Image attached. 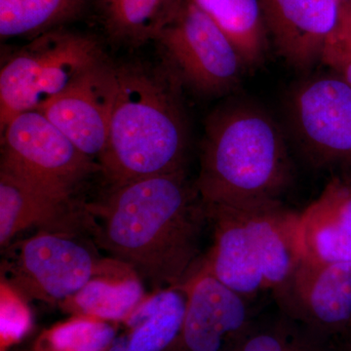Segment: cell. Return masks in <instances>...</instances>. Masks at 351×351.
Here are the masks:
<instances>
[{
    "mask_svg": "<svg viewBox=\"0 0 351 351\" xmlns=\"http://www.w3.org/2000/svg\"><path fill=\"white\" fill-rule=\"evenodd\" d=\"M89 0H0L2 39L34 38L80 18Z\"/></svg>",
    "mask_w": 351,
    "mask_h": 351,
    "instance_id": "obj_21",
    "label": "cell"
},
{
    "mask_svg": "<svg viewBox=\"0 0 351 351\" xmlns=\"http://www.w3.org/2000/svg\"><path fill=\"white\" fill-rule=\"evenodd\" d=\"M304 258L351 262V177L334 176L317 199L300 213Z\"/></svg>",
    "mask_w": 351,
    "mask_h": 351,
    "instance_id": "obj_15",
    "label": "cell"
},
{
    "mask_svg": "<svg viewBox=\"0 0 351 351\" xmlns=\"http://www.w3.org/2000/svg\"><path fill=\"white\" fill-rule=\"evenodd\" d=\"M162 62L189 87L203 96L219 97L237 89L246 66L218 25L191 0L156 40Z\"/></svg>",
    "mask_w": 351,
    "mask_h": 351,
    "instance_id": "obj_5",
    "label": "cell"
},
{
    "mask_svg": "<svg viewBox=\"0 0 351 351\" xmlns=\"http://www.w3.org/2000/svg\"><path fill=\"white\" fill-rule=\"evenodd\" d=\"M0 167L69 201L84 180L101 171L38 110L18 114L2 129Z\"/></svg>",
    "mask_w": 351,
    "mask_h": 351,
    "instance_id": "obj_6",
    "label": "cell"
},
{
    "mask_svg": "<svg viewBox=\"0 0 351 351\" xmlns=\"http://www.w3.org/2000/svg\"><path fill=\"white\" fill-rule=\"evenodd\" d=\"M339 351H351V339L346 341V343H343V345L339 348Z\"/></svg>",
    "mask_w": 351,
    "mask_h": 351,
    "instance_id": "obj_25",
    "label": "cell"
},
{
    "mask_svg": "<svg viewBox=\"0 0 351 351\" xmlns=\"http://www.w3.org/2000/svg\"><path fill=\"white\" fill-rule=\"evenodd\" d=\"M219 25L239 51L247 68L265 61L269 49L260 0H191Z\"/></svg>",
    "mask_w": 351,
    "mask_h": 351,
    "instance_id": "obj_20",
    "label": "cell"
},
{
    "mask_svg": "<svg viewBox=\"0 0 351 351\" xmlns=\"http://www.w3.org/2000/svg\"><path fill=\"white\" fill-rule=\"evenodd\" d=\"M292 179L285 138L269 113L232 103L210 115L195 181L204 203L244 210L282 204Z\"/></svg>",
    "mask_w": 351,
    "mask_h": 351,
    "instance_id": "obj_3",
    "label": "cell"
},
{
    "mask_svg": "<svg viewBox=\"0 0 351 351\" xmlns=\"http://www.w3.org/2000/svg\"><path fill=\"white\" fill-rule=\"evenodd\" d=\"M143 281L131 267L112 258L101 274L59 304L71 315L122 323L147 295Z\"/></svg>",
    "mask_w": 351,
    "mask_h": 351,
    "instance_id": "obj_18",
    "label": "cell"
},
{
    "mask_svg": "<svg viewBox=\"0 0 351 351\" xmlns=\"http://www.w3.org/2000/svg\"><path fill=\"white\" fill-rule=\"evenodd\" d=\"M285 313L332 343L351 339V262L304 258L276 292Z\"/></svg>",
    "mask_w": 351,
    "mask_h": 351,
    "instance_id": "obj_9",
    "label": "cell"
},
{
    "mask_svg": "<svg viewBox=\"0 0 351 351\" xmlns=\"http://www.w3.org/2000/svg\"><path fill=\"white\" fill-rule=\"evenodd\" d=\"M68 233L41 232L18 245L7 265L9 281L25 299L60 304L107 269Z\"/></svg>",
    "mask_w": 351,
    "mask_h": 351,
    "instance_id": "obj_8",
    "label": "cell"
},
{
    "mask_svg": "<svg viewBox=\"0 0 351 351\" xmlns=\"http://www.w3.org/2000/svg\"><path fill=\"white\" fill-rule=\"evenodd\" d=\"M186 308L181 336L189 351H221L235 346L251 326L249 302L199 265L182 283Z\"/></svg>",
    "mask_w": 351,
    "mask_h": 351,
    "instance_id": "obj_11",
    "label": "cell"
},
{
    "mask_svg": "<svg viewBox=\"0 0 351 351\" xmlns=\"http://www.w3.org/2000/svg\"><path fill=\"white\" fill-rule=\"evenodd\" d=\"M117 90V66L106 60L38 112L99 163L108 144Z\"/></svg>",
    "mask_w": 351,
    "mask_h": 351,
    "instance_id": "obj_10",
    "label": "cell"
},
{
    "mask_svg": "<svg viewBox=\"0 0 351 351\" xmlns=\"http://www.w3.org/2000/svg\"><path fill=\"white\" fill-rule=\"evenodd\" d=\"M117 90L101 172L112 188L184 169V85L163 62L117 66Z\"/></svg>",
    "mask_w": 351,
    "mask_h": 351,
    "instance_id": "obj_2",
    "label": "cell"
},
{
    "mask_svg": "<svg viewBox=\"0 0 351 351\" xmlns=\"http://www.w3.org/2000/svg\"><path fill=\"white\" fill-rule=\"evenodd\" d=\"M186 308L182 284L156 290L121 323L108 351H163L181 336Z\"/></svg>",
    "mask_w": 351,
    "mask_h": 351,
    "instance_id": "obj_17",
    "label": "cell"
},
{
    "mask_svg": "<svg viewBox=\"0 0 351 351\" xmlns=\"http://www.w3.org/2000/svg\"><path fill=\"white\" fill-rule=\"evenodd\" d=\"M260 4L269 36L290 66L308 71L321 62L343 4L337 0H260Z\"/></svg>",
    "mask_w": 351,
    "mask_h": 351,
    "instance_id": "obj_12",
    "label": "cell"
},
{
    "mask_svg": "<svg viewBox=\"0 0 351 351\" xmlns=\"http://www.w3.org/2000/svg\"><path fill=\"white\" fill-rule=\"evenodd\" d=\"M85 206L98 244L156 290L181 285L199 263L206 205L184 169L127 182Z\"/></svg>",
    "mask_w": 351,
    "mask_h": 351,
    "instance_id": "obj_1",
    "label": "cell"
},
{
    "mask_svg": "<svg viewBox=\"0 0 351 351\" xmlns=\"http://www.w3.org/2000/svg\"><path fill=\"white\" fill-rule=\"evenodd\" d=\"M117 336L115 323L71 315L41 332L29 351H108Z\"/></svg>",
    "mask_w": 351,
    "mask_h": 351,
    "instance_id": "obj_22",
    "label": "cell"
},
{
    "mask_svg": "<svg viewBox=\"0 0 351 351\" xmlns=\"http://www.w3.org/2000/svg\"><path fill=\"white\" fill-rule=\"evenodd\" d=\"M27 300L5 277H1L0 351H8L31 331L34 320Z\"/></svg>",
    "mask_w": 351,
    "mask_h": 351,
    "instance_id": "obj_23",
    "label": "cell"
},
{
    "mask_svg": "<svg viewBox=\"0 0 351 351\" xmlns=\"http://www.w3.org/2000/svg\"><path fill=\"white\" fill-rule=\"evenodd\" d=\"M321 63L351 86V2L343 4L341 20L325 44Z\"/></svg>",
    "mask_w": 351,
    "mask_h": 351,
    "instance_id": "obj_24",
    "label": "cell"
},
{
    "mask_svg": "<svg viewBox=\"0 0 351 351\" xmlns=\"http://www.w3.org/2000/svg\"><path fill=\"white\" fill-rule=\"evenodd\" d=\"M86 208L52 195L12 171L0 167V245L5 247L32 226L68 233Z\"/></svg>",
    "mask_w": 351,
    "mask_h": 351,
    "instance_id": "obj_14",
    "label": "cell"
},
{
    "mask_svg": "<svg viewBox=\"0 0 351 351\" xmlns=\"http://www.w3.org/2000/svg\"><path fill=\"white\" fill-rule=\"evenodd\" d=\"M213 245L199 267L228 288L253 300L267 289L244 210L206 204Z\"/></svg>",
    "mask_w": 351,
    "mask_h": 351,
    "instance_id": "obj_13",
    "label": "cell"
},
{
    "mask_svg": "<svg viewBox=\"0 0 351 351\" xmlns=\"http://www.w3.org/2000/svg\"><path fill=\"white\" fill-rule=\"evenodd\" d=\"M244 212L267 289L276 293L304 260L300 213L282 204Z\"/></svg>",
    "mask_w": 351,
    "mask_h": 351,
    "instance_id": "obj_16",
    "label": "cell"
},
{
    "mask_svg": "<svg viewBox=\"0 0 351 351\" xmlns=\"http://www.w3.org/2000/svg\"><path fill=\"white\" fill-rule=\"evenodd\" d=\"M104 31L112 43L140 46L156 40L184 0H95Z\"/></svg>",
    "mask_w": 351,
    "mask_h": 351,
    "instance_id": "obj_19",
    "label": "cell"
},
{
    "mask_svg": "<svg viewBox=\"0 0 351 351\" xmlns=\"http://www.w3.org/2000/svg\"><path fill=\"white\" fill-rule=\"evenodd\" d=\"M289 114L302 152L316 167L351 177V86L336 75L298 85Z\"/></svg>",
    "mask_w": 351,
    "mask_h": 351,
    "instance_id": "obj_7",
    "label": "cell"
},
{
    "mask_svg": "<svg viewBox=\"0 0 351 351\" xmlns=\"http://www.w3.org/2000/svg\"><path fill=\"white\" fill-rule=\"evenodd\" d=\"M106 61L92 36L62 29L32 38L0 73V129L23 112L40 110Z\"/></svg>",
    "mask_w": 351,
    "mask_h": 351,
    "instance_id": "obj_4",
    "label": "cell"
},
{
    "mask_svg": "<svg viewBox=\"0 0 351 351\" xmlns=\"http://www.w3.org/2000/svg\"><path fill=\"white\" fill-rule=\"evenodd\" d=\"M337 1H339V3H341V4H346V3H350L351 0H337Z\"/></svg>",
    "mask_w": 351,
    "mask_h": 351,
    "instance_id": "obj_26",
    "label": "cell"
}]
</instances>
